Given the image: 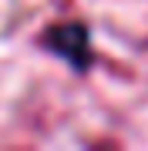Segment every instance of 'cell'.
I'll return each instance as SVG.
<instances>
[{
  "instance_id": "obj_1",
  "label": "cell",
  "mask_w": 148,
  "mask_h": 151,
  "mask_svg": "<svg viewBox=\"0 0 148 151\" xmlns=\"http://www.w3.org/2000/svg\"><path fill=\"white\" fill-rule=\"evenodd\" d=\"M40 47L51 50V54H57V57H64L74 70H88L91 67V34L77 20L47 27L40 34Z\"/></svg>"
}]
</instances>
